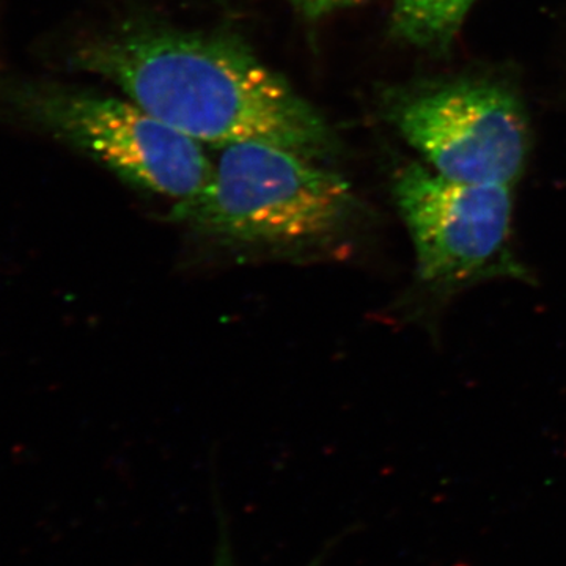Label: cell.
Listing matches in <instances>:
<instances>
[{
  "instance_id": "1",
  "label": "cell",
  "mask_w": 566,
  "mask_h": 566,
  "mask_svg": "<svg viewBox=\"0 0 566 566\" xmlns=\"http://www.w3.org/2000/svg\"><path fill=\"white\" fill-rule=\"evenodd\" d=\"M74 65L202 145L262 142L326 163V118L251 46L226 32L128 22L88 41Z\"/></svg>"
},
{
  "instance_id": "2",
  "label": "cell",
  "mask_w": 566,
  "mask_h": 566,
  "mask_svg": "<svg viewBox=\"0 0 566 566\" xmlns=\"http://www.w3.org/2000/svg\"><path fill=\"white\" fill-rule=\"evenodd\" d=\"M219 150L207 186L172 210L200 233L251 248H312L353 218L352 186L326 163L262 142Z\"/></svg>"
},
{
  "instance_id": "3",
  "label": "cell",
  "mask_w": 566,
  "mask_h": 566,
  "mask_svg": "<svg viewBox=\"0 0 566 566\" xmlns=\"http://www.w3.org/2000/svg\"><path fill=\"white\" fill-rule=\"evenodd\" d=\"M394 202L415 249V292L428 318L485 282H532L513 241V188L449 180L419 163L394 175Z\"/></svg>"
},
{
  "instance_id": "4",
  "label": "cell",
  "mask_w": 566,
  "mask_h": 566,
  "mask_svg": "<svg viewBox=\"0 0 566 566\" xmlns=\"http://www.w3.org/2000/svg\"><path fill=\"white\" fill-rule=\"evenodd\" d=\"M382 106L390 125L441 177L513 188L526 169V112L504 85L439 82L390 91Z\"/></svg>"
},
{
  "instance_id": "5",
  "label": "cell",
  "mask_w": 566,
  "mask_h": 566,
  "mask_svg": "<svg viewBox=\"0 0 566 566\" xmlns=\"http://www.w3.org/2000/svg\"><path fill=\"white\" fill-rule=\"evenodd\" d=\"M25 109L134 188L175 205L193 199L212 163L199 142L182 136L126 96L43 85L25 92Z\"/></svg>"
},
{
  "instance_id": "6",
  "label": "cell",
  "mask_w": 566,
  "mask_h": 566,
  "mask_svg": "<svg viewBox=\"0 0 566 566\" xmlns=\"http://www.w3.org/2000/svg\"><path fill=\"white\" fill-rule=\"evenodd\" d=\"M476 0H395L390 31L395 39L442 51L450 46Z\"/></svg>"
},
{
  "instance_id": "7",
  "label": "cell",
  "mask_w": 566,
  "mask_h": 566,
  "mask_svg": "<svg viewBox=\"0 0 566 566\" xmlns=\"http://www.w3.org/2000/svg\"><path fill=\"white\" fill-rule=\"evenodd\" d=\"M356 2L359 0H289L293 10L307 21L323 20Z\"/></svg>"
},
{
  "instance_id": "8",
  "label": "cell",
  "mask_w": 566,
  "mask_h": 566,
  "mask_svg": "<svg viewBox=\"0 0 566 566\" xmlns=\"http://www.w3.org/2000/svg\"><path fill=\"white\" fill-rule=\"evenodd\" d=\"M214 566H234L232 562H230V556H227V553L219 554L218 560H216ZM311 566H316L311 565Z\"/></svg>"
}]
</instances>
